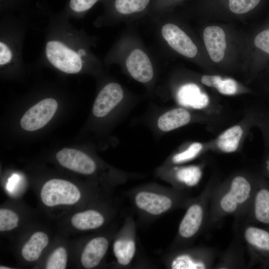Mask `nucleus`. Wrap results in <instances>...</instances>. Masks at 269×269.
<instances>
[{"label":"nucleus","mask_w":269,"mask_h":269,"mask_svg":"<svg viewBox=\"0 0 269 269\" xmlns=\"http://www.w3.org/2000/svg\"><path fill=\"white\" fill-rule=\"evenodd\" d=\"M140 222L150 223L167 213L186 207L192 197L187 191L157 184L141 185L125 192Z\"/></svg>","instance_id":"1"},{"label":"nucleus","mask_w":269,"mask_h":269,"mask_svg":"<svg viewBox=\"0 0 269 269\" xmlns=\"http://www.w3.org/2000/svg\"><path fill=\"white\" fill-rule=\"evenodd\" d=\"M253 192L251 181L241 175L234 176L223 185L214 187L206 229L214 227L228 216H233L239 221L243 220L249 207Z\"/></svg>","instance_id":"2"},{"label":"nucleus","mask_w":269,"mask_h":269,"mask_svg":"<svg viewBox=\"0 0 269 269\" xmlns=\"http://www.w3.org/2000/svg\"><path fill=\"white\" fill-rule=\"evenodd\" d=\"M215 186L206 187L196 197H192L178 226L169 250L190 246L206 229L211 195Z\"/></svg>","instance_id":"3"},{"label":"nucleus","mask_w":269,"mask_h":269,"mask_svg":"<svg viewBox=\"0 0 269 269\" xmlns=\"http://www.w3.org/2000/svg\"><path fill=\"white\" fill-rule=\"evenodd\" d=\"M215 251L204 247H187L169 250L163 258V263L170 269H206L213 266Z\"/></svg>","instance_id":"4"},{"label":"nucleus","mask_w":269,"mask_h":269,"mask_svg":"<svg viewBox=\"0 0 269 269\" xmlns=\"http://www.w3.org/2000/svg\"><path fill=\"white\" fill-rule=\"evenodd\" d=\"M117 264L122 268L131 267L137 252L136 224L133 216L126 217L113 244Z\"/></svg>","instance_id":"5"},{"label":"nucleus","mask_w":269,"mask_h":269,"mask_svg":"<svg viewBox=\"0 0 269 269\" xmlns=\"http://www.w3.org/2000/svg\"><path fill=\"white\" fill-rule=\"evenodd\" d=\"M81 196V192L77 186L68 181L60 179L47 181L40 192L42 202L48 207L72 205L77 202Z\"/></svg>","instance_id":"6"},{"label":"nucleus","mask_w":269,"mask_h":269,"mask_svg":"<svg viewBox=\"0 0 269 269\" xmlns=\"http://www.w3.org/2000/svg\"><path fill=\"white\" fill-rule=\"evenodd\" d=\"M46 55L53 66L64 72L74 74L82 69V61L78 53L59 41L48 42Z\"/></svg>","instance_id":"7"},{"label":"nucleus","mask_w":269,"mask_h":269,"mask_svg":"<svg viewBox=\"0 0 269 269\" xmlns=\"http://www.w3.org/2000/svg\"><path fill=\"white\" fill-rule=\"evenodd\" d=\"M58 107V104L52 98H47L39 102L23 115L20 126L27 131L39 130L45 126L52 119Z\"/></svg>","instance_id":"8"},{"label":"nucleus","mask_w":269,"mask_h":269,"mask_svg":"<svg viewBox=\"0 0 269 269\" xmlns=\"http://www.w3.org/2000/svg\"><path fill=\"white\" fill-rule=\"evenodd\" d=\"M56 157L62 166L83 174H92L97 169L94 160L79 150L63 148L57 153Z\"/></svg>","instance_id":"9"},{"label":"nucleus","mask_w":269,"mask_h":269,"mask_svg":"<svg viewBox=\"0 0 269 269\" xmlns=\"http://www.w3.org/2000/svg\"><path fill=\"white\" fill-rule=\"evenodd\" d=\"M161 33L169 46L179 54L188 58L196 55V46L178 26L172 23L165 24L162 27Z\"/></svg>","instance_id":"10"},{"label":"nucleus","mask_w":269,"mask_h":269,"mask_svg":"<svg viewBox=\"0 0 269 269\" xmlns=\"http://www.w3.org/2000/svg\"><path fill=\"white\" fill-rule=\"evenodd\" d=\"M123 90L116 83L106 85L98 95L93 105V113L98 118L104 117L109 113L123 98Z\"/></svg>","instance_id":"11"},{"label":"nucleus","mask_w":269,"mask_h":269,"mask_svg":"<svg viewBox=\"0 0 269 269\" xmlns=\"http://www.w3.org/2000/svg\"><path fill=\"white\" fill-rule=\"evenodd\" d=\"M126 67L133 78L139 82L147 83L153 78L151 61L141 49H135L130 53L126 60Z\"/></svg>","instance_id":"12"},{"label":"nucleus","mask_w":269,"mask_h":269,"mask_svg":"<svg viewBox=\"0 0 269 269\" xmlns=\"http://www.w3.org/2000/svg\"><path fill=\"white\" fill-rule=\"evenodd\" d=\"M109 244V240L104 236L91 239L81 255V262L83 267L91 269L97 267L106 255Z\"/></svg>","instance_id":"13"},{"label":"nucleus","mask_w":269,"mask_h":269,"mask_svg":"<svg viewBox=\"0 0 269 269\" xmlns=\"http://www.w3.org/2000/svg\"><path fill=\"white\" fill-rule=\"evenodd\" d=\"M203 39L207 51L215 62L221 61L226 48L225 33L218 26H209L203 32Z\"/></svg>","instance_id":"14"},{"label":"nucleus","mask_w":269,"mask_h":269,"mask_svg":"<svg viewBox=\"0 0 269 269\" xmlns=\"http://www.w3.org/2000/svg\"><path fill=\"white\" fill-rule=\"evenodd\" d=\"M177 99L180 105L195 109L205 108L209 102L208 96L194 84L181 87L177 93Z\"/></svg>","instance_id":"15"},{"label":"nucleus","mask_w":269,"mask_h":269,"mask_svg":"<svg viewBox=\"0 0 269 269\" xmlns=\"http://www.w3.org/2000/svg\"><path fill=\"white\" fill-rule=\"evenodd\" d=\"M242 239L249 250L269 252V232L261 228L245 224Z\"/></svg>","instance_id":"16"},{"label":"nucleus","mask_w":269,"mask_h":269,"mask_svg":"<svg viewBox=\"0 0 269 269\" xmlns=\"http://www.w3.org/2000/svg\"><path fill=\"white\" fill-rule=\"evenodd\" d=\"M251 212H253L254 218L258 222L269 224V189L261 188L253 194L246 214Z\"/></svg>","instance_id":"17"},{"label":"nucleus","mask_w":269,"mask_h":269,"mask_svg":"<svg viewBox=\"0 0 269 269\" xmlns=\"http://www.w3.org/2000/svg\"><path fill=\"white\" fill-rule=\"evenodd\" d=\"M190 119V114L186 110L175 108L161 115L157 121V126L163 132H169L187 124Z\"/></svg>","instance_id":"18"},{"label":"nucleus","mask_w":269,"mask_h":269,"mask_svg":"<svg viewBox=\"0 0 269 269\" xmlns=\"http://www.w3.org/2000/svg\"><path fill=\"white\" fill-rule=\"evenodd\" d=\"M105 216L95 209L87 210L74 214L71 218L74 227L80 230H95L105 223Z\"/></svg>","instance_id":"19"},{"label":"nucleus","mask_w":269,"mask_h":269,"mask_svg":"<svg viewBox=\"0 0 269 269\" xmlns=\"http://www.w3.org/2000/svg\"><path fill=\"white\" fill-rule=\"evenodd\" d=\"M48 243L49 238L45 233L42 232L34 233L22 249L21 254L23 258L28 262L37 260Z\"/></svg>","instance_id":"20"},{"label":"nucleus","mask_w":269,"mask_h":269,"mask_svg":"<svg viewBox=\"0 0 269 269\" xmlns=\"http://www.w3.org/2000/svg\"><path fill=\"white\" fill-rule=\"evenodd\" d=\"M240 243L237 241L230 245L221 256L215 268L234 269L244 267V251Z\"/></svg>","instance_id":"21"},{"label":"nucleus","mask_w":269,"mask_h":269,"mask_svg":"<svg viewBox=\"0 0 269 269\" xmlns=\"http://www.w3.org/2000/svg\"><path fill=\"white\" fill-rule=\"evenodd\" d=\"M175 177L177 185L179 184L178 189L185 190L186 188L192 187L199 181L202 175L200 168L196 165H191L175 168ZM186 191V190H185Z\"/></svg>","instance_id":"22"},{"label":"nucleus","mask_w":269,"mask_h":269,"mask_svg":"<svg viewBox=\"0 0 269 269\" xmlns=\"http://www.w3.org/2000/svg\"><path fill=\"white\" fill-rule=\"evenodd\" d=\"M243 135V130L239 126H233L223 132L217 139V145L225 152H232L238 148Z\"/></svg>","instance_id":"23"},{"label":"nucleus","mask_w":269,"mask_h":269,"mask_svg":"<svg viewBox=\"0 0 269 269\" xmlns=\"http://www.w3.org/2000/svg\"><path fill=\"white\" fill-rule=\"evenodd\" d=\"M150 0H116L115 6L121 14H130L144 10Z\"/></svg>","instance_id":"24"},{"label":"nucleus","mask_w":269,"mask_h":269,"mask_svg":"<svg viewBox=\"0 0 269 269\" xmlns=\"http://www.w3.org/2000/svg\"><path fill=\"white\" fill-rule=\"evenodd\" d=\"M67 254L63 247L56 249L49 257L46 265V269H65L66 268Z\"/></svg>","instance_id":"25"},{"label":"nucleus","mask_w":269,"mask_h":269,"mask_svg":"<svg viewBox=\"0 0 269 269\" xmlns=\"http://www.w3.org/2000/svg\"><path fill=\"white\" fill-rule=\"evenodd\" d=\"M19 218L13 211L4 208L0 209V231L11 230L18 226Z\"/></svg>","instance_id":"26"},{"label":"nucleus","mask_w":269,"mask_h":269,"mask_svg":"<svg viewBox=\"0 0 269 269\" xmlns=\"http://www.w3.org/2000/svg\"><path fill=\"white\" fill-rule=\"evenodd\" d=\"M202 149V145L199 142L192 143L185 150L175 154L171 161L173 164H180L194 159Z\"/></svg>","instance_id":"27"},{"label":"nucleus","mask_w":269,"mask_h":269,"mask_svg":"<svg viewBox=\"0 0 269 269\" xmlns=\"http://www.w3.org/2000/svg\"><path fill=\"white\" fill-rule=\"evenodd\" d=\"M238 89L236 82L230 78L222 80L218 88V91L221 94L226 95L235 94Z\"/></svg>","instance_id":"28"},{"label":"nucleus","mask_w":269,"mask_h":269,"mask_svg":"<svg viewBox=\"0 0 269 269\" xmlns=\"http://www.w3.org/2000/svg\"><path fill=\"white\" fill-rule=\"evenodd\" d=\"M254 43L256 47L269 54V29L259 33L255 38Z\"/></svg>","instance_id":"29"},{"label":"nucleus","mask_w":269,"mask_h":269,"mask_svg":"<svg viewBox=\"0 0 269 269\" xmlns=\"http://www.w3.org/2000/svg\"><path fill=\"white\" fill-rule=\"evenodd\" d=\"M98 0H70V6L76 12H82L90 8Z\"/></svg>","instance_id":"30"},{"label":"nucleus","mask_w":269,"mask_h":269,"mask_svg":"<svg viewBox=\"0 0 269 269\" xmlns=\"http://www.w3.org/2000/svg\"><path fill=\"white\" fill-rule=\"evenodd\" d=\"M222 78L218 75H204L202 77L201 81L202 84L217 89Z\"/></svg>","instance_id":"31"},{"label":"nucleus","mask_w":269,"mask_h":269,"mask_svg":"<svg viewBox=\"0 0 269 269\" xmlns=\"http://www.w3.org/2000/svg\"><path fill=\"white\" fill-rule=\"evenodd\" d=\"M11 52L9 48L2 42L0 43V64L4 65L8 63L11 59Z\"/></svg>","instance_id":"32"},{"label":"nucleus","mask_w":269,"mask_h":269,"mask_svg":"<svg viewBox=\"0 0 269 269\" xmlns=\"http://www.w3.org/2000/svg\"><path fill=\"white\" fill-rule=\"evenodd\" d=\"M77 53L80 57L86 55V52L83 49H80Z\"/></svg>","instance_id":"33"},{"label":"nucleus","mask_w":269,"mask_h":269,"mask_svg":"<svg viewBox=\"0 0 269 269\" xmlns=\"http://www.w3.org/2000/svg\"><path fill=\"white\" fill-rule=\"evenodd\" d=\"M267 169L269 173V159L267 161Z\"/></svg>","instance_id":"34"},{"label":"nucleus","mask_w":269,"mask_h":269,"mask_svg":"<svg viewBox=\"0 0 269 269\" xmlns=\"http://www.w3.org/2000/svg\"><path fill=\"white\" fill-rule=\"evenodd\" d=\"M0 269H10L11 268H7L6 267L0 266Z\"/></svg>","instance_id":"35"}]
</instances>
